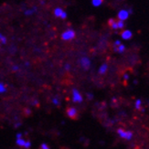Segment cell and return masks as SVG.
<instances>
[{
  "label": "cell",
  "instance_id": "17",
  "mask_svg": "<svg viewBox=\"0 0 149 149\" xmlns=\"http://www.w3.org/2000/svg\"><path fill=\"white\" fill-rule=\"evenodd\" d=\"M31 146V143H30V141H25V144H24V146L25 148H29Z\"/></svg>",
  "mask_w": 149,
  "mask_h": 149
},
{
  "label": "cell",
  "instance_id": "1",
  "mask_svg": "<svg viewBox=\"0 0 149 149\" xmlns=\"http://www.w3.org/2000/svg\"><path fill=\"white\" fill-rule=\"evenodd\" d=\"M117 134L120 135L122 138L124 139H126V140H130L133 136V133L130 132V131H125L124 129L122 128H119L117 130Z\"/></svg>",
  "mask_w": 149,
  "mask_h": 149
},
{
  "label": "cell",
  "instance_id": "9",
  "mask_svg": "<svg viewBox=\"0 0 149 149\" xmlns=\"http://www.w3.org/2000/svg\"><path fill=\"white\" fill-rule=\"evenodd\" d=\"M107 69H108V66H107V64H102V65L101 66L100 70H99V73L100 74H104L106 72H107Z\"/></svg>",
  "mask_w": 149,
  "mask_h": 149
},
{
  "label": "cell",
  "instance_id": "30",
  "mask_svg": "<svg viewBox=\"0 0 149 149\" xmlns=\"http://www.w3.org/2000/svg\"><path fill=\"white\" fill-rule=\"evenodd\" d=\"M2 37H3V35H2V34H1V33H0V38H2Z\"/></svg>",
  "mask_w": 149,
  "mask_h": 149
},
{
  "label": "cell",
  "instance_id": "12",
  "mask_svg": "<svg viewBox=\"0 0 149 149\" xmlns=\"http://www.w3.org/2000/svg\"><path fill=\"white\" fill-rule=\"evenodd\" d=\"M135 109L136 110H141L144 112V109L141 108V100H136L135 101Z\"/></svg>",
  "mask_w": 149,
  "mask_h": 149
},
{
  "label": "cell",
  "instance_id": "3",
  "mask_svg": "<svg viewBox=\"0 0 149 149\" xmlns=\"http://www.w3.org/2000/svg\"><path fill=\"white\" fill-rule=\"evenodd\" d=\"M66 113H67L68 117L70 119H77L78 118V112H77V110L73 107H69L67 109Z\"/></svg>",
  "mask_w": 149,
  "mask_h": 149
},
{
  "label": "cell",
  "instance_id": "2",
  "mask_svg": "<svg viewBox=\"0 0 149 149\" xmlns=\"http://www.w3.org/2000/svg\"><path fill=\"white\" fill-rule=\"evenodd\" d=\"M75 37V32L72 29H69L65 32H63L61 35V38L63 40H72Z\"/></svg>",
  "mask_w": 149,
  "mask_h": 149
},
{
  "label": "cell",
  "instance_id": "15",
  "mask_svg": "<svg viewBox=\"0 0 149 149\" xmlns=\"http://www.w3.org/2000/svg\"><path fill=\"white\" fill-rule=\"evenodd\" d=\"M117 26H118V29H124L125 28V22H124V20H121V19L117 20Z\"/></svg>",
  "mask_w": 149,
  "mask_h": 149
},
{
  "label": "cell",
  "instance_id": "20",
  "mask_svg": "<svg viewBox=\"0 0 149 149\" xmlns=\"http://www.w3.org/2000/svg\"><path fill=\"white\" fill-rule=\"evenodd\" d=\"M61 17L62 19H65V18L67 17V13L63 11V12L61 13V17Z\"/></svg>",
  "mask_w": 149,
  "mask_h": 149
},
{
  "label": "cell",
  "instance_id": "23",
  "mask_svg": "<svg viewBox=\"0 0 149 149\" xmlns=\"http://www.w3.org/2000/svg\"><path fill=\"white\" fill-rule=\"evenodd\" d=\"M32 13H33V11H31V10H28V11H26V12H25V14H26V15H29V14L30 15V14H32Z\"/></svg>",
  "mask_w": 149,
  "mask_h": 149
},
{
  "label": "cell",
  "instance_id": "8",
  "mask_svg": "<svg viewBox=\"0 0 149 149\" xmlns=\"http://www.w3.org/2000/svg\"><path fill=\"white\" fill-rule=\"evenodd\" d=\"M108 25L111 27L113 29H118V26H117V20L114 18H110L108 20Z\"/></svg>",
  "mask_w": 149,
  "mask_h": 149
},
{
  "label": "cell",
  "instance_id": "25",
  "mask_svg": "<svg viewBox=\"0 0 149 149\" xmlns=\"http://www.w3.org/2000/svg\"><path fill=\"white\" fill-rule=\"evenodd\" d=\"M22 137V134H17V138H21Z\"/></svg>",
  "mask_w": 149,
  "mask_h": 149
},
{
  "label": "cell",
  "instance_id": "19",
  "mask_svg": "<svg viewBox=\"0 0 149 149\" xmlns=\"http://www.w3.org/2000/svg\"><path fill=\"white\" fill-rule=\"evenodd\" d=\"M0 41H1L2 44H6V38L5 36H3L1 38H0Z\"/></svg>",
  "mask_w": 149,
  "mask_h": 149
},
{
  "label": "cell",
  "instance_id": "14",
  "mask_svg": "<svg viewBox=\"0 0 149 149\" xmlns=\"http://www.w3.org/2000/svg\"><path fill=\"white\" fill-rule=\"evenodd\" d=\"M102 2H103V0H93L92 1L93 6H99L102 4Z\"/></svg>",
  "mask_w": 149,
  "mask_h": 149
},
{
  "label": "cell",
  "instance_id": "21",
  "mask_svg": "<svg viewBox=\"0 0 149 149\" xmlns=\"http://www.w3.org/2000/svg\"><path fill=\"white\" fill-rule=\"evenodd\" d=\"M40 148H42V149H49V146L48 145H46V144H42V145L40 146Z\"/></svg>",
  "mask_w": 149,
  "mask_h": 149
},
{
  "label": "cell",
  "instance_id": "6",
  "mask_svg": "<svg viewBox=\"0 0 149 149\" xmlns=\"http://www.w3.org/2000/svg\"><path fill=\"white\" fill-rule=\"evenodd\" d=\"M129 17V13L128 11L126 10H121L119 13H118V18L121 19V20H126V19L128 18Z\"/></svg>",
  "mask_w": 149,
  "mask_h": 149
},
{
  "label": "cell",
  "instance_id": "7",
  "mask_svg": "<svg viewBox=\"0 0 149 149\" xmlns=\"http://www.w3.org/2000/svg\"><path fill=\"white\" fill-rule=\"evenodd\" d=\"M121 36L124 40H130V38L133 37V33L130 30H124L121 32Z\"/></svg>",
  "mask_w": 149,
  "mask_h": 149
},
{
  "label": "cell",
  "instance_id": "5",
  "mask_svg": "<svg viewBox=\"0 0 149 149\" xmlns=\"http://www.w3.org/2000/svg\"><path fill=\"white\" fill-rule=\"evenodd\" d=\"M80 63H81V67H82L84 70H89L90 67H91V61L89 60V58H87V57H83V58H81Z\"/></svg>",
  "mask_w": 149,
  "mask_h": 149
},
{
  "label": "cell",
  "instance_id": "22",
  "mask_svg": "<svg viewBox=\"0 0 149 149\" xmlns=\"http://www.w3.org/2000/svg\"><path fill=\"white\" fill-rule=\"evenodd\" d=\"M120 44H121V41H120V40H116V41L114 42V46H119Z\"/></svg>",
  "mask_w": 149,
  "mask_h": 149
},
{
  "label": "cell",
  "instance_id": "13",
  "mask_svg": "<svg viewBox=\"0 0 149 149\" xmlns=\"http://www.w3.org/2000/svg\"><path fill=\"white\" fill-rule=\"evenodd\" d=\"M6 92V86L3 82L0 81V93H4Z\"/></svg>",
  "mask_w": 149,
  "mask_h": 149
},
{
  "label": "cell",
  "instance_id": "10",
  "mask_svg": "<svg viewBox=\"0 0 149 149\" xmlns=\"http://www.w3.org/2000/svg\"><path fill=\"white\" fill-rule=\"evenodd\" d=\"M62 12H63V10H62L61 8H57L54 10V15H55L57 17H60Z\"/></svg>",
  "mask_w": 149,
  "mask_h": 149
},
{
  "label": "cell",
  "instance_id": "26",
  "mask_svg": "<svg viewBox=\"0 0 149 149\" xmlns=\"http://www.w3.org/2000/svg\"><path fill=\"white\" fill-rule=\"evenodd\" d=\"M128 13H129V15H130V14H133V9L130 8V9H129V11H128Z\"/></svg>",
  "mask_w": 149,
  "mask_h": 149
},
{
  "label": "cell",
  "instance_id": "24",
  "mask_svg": "<svg viewBox=\"0 0 149 149\" xmlns=\"http://www.w3.org/2000/svg\"><path fill=\"white\" fill-rule=\"evenodd\" d=\"M87 97L90 99V100H92L93 99V94H91V93H87Z\"/></svg>",
  "mask_w": 149,
  "mask_h": 149
},
{
  "label": "cell",
  "instance_id": "11",
  "mask_svg": "<svg viewBox=\"0 0 149 149\" xmlns=\"http://www.w3.org/2000/svg\"><path fill=\"white\" fill-rule=\"evenodd\" d=\"M17 146H24L25 144V140L21 137V138H17V142H16Z\"/></svg>",
  "mask_w": 149,
  "mask_h": 149
},
{
  "label": "cell",
  "instance_id": "27",
  "mask_svg": "<svg viewBox=\"0 0 149 149\" xmlns=\"http://www.w3.org/2000/svg\"><path fill=\"white\" fill-rule=\"evenodd\" d=\"M124 78H125V81H126V80L128 79V78H129V76H128L127 74H125V75L124 76Z\"/></svg>",
  "mask_w": 149,
  "mask_h": 149
},
{
  "label": "cell",
  "instance_id": "29",
  "mask_svg": "<svg viewBox=\"0 0 149 149\" xmlns=\"http://www.w3.org/2000/svg\"><path fill=\"white\" fill-rule=\"evenodd\" d=\"M13 70H18V67L17 66H15L14 68H13Z\"/></svg>",
  "mask_w": 149,
  "mask_h": 149
},
{
  "label": "cell",
  "instance_id": "28",
  "mask_svg": "<svg viewBox=\"0 0 149 149\" xmlns=\"http://www.w3.org/2000/svg\"><path fill=\"white\" fill-rule=\"evenodd\" d=\"M65 69L66 70H70V65H69V64H67V65L65 66Z\"/></svg>",
  "mask_w": 149,
  "mask_h": 149
},
{
  "label": "cell",
  "instance_id": "16",
  "mask_svg": "<svg viewBox=\"0 0 149 149\" xmlns=\"http://www.w3.org/2000/svg\"><path fill=\"white\" fill-rule=\"evenodd\" d=\"M125 49V45H123V44H120L119 46H117V52H124Z\"/></svg>",
  "mask_w": 149,
  "mask_h": 149
},
{
  "label": "cell",
  "instance_id": "18",
  "mask_svg": "<svg viewBox=\"0 0 149 149\" xmlns=\"http://www.w3.org/2000/svg\"><path fill=\"white\" fill-rule=\"evenodd\" d=\"M52 102L54 103L55 105H59L60 104V102H59V100H58L57 98H53L52 99Z\"/></svg>",
  "mask_w": 149,
  "mask_h": 149
},
{
  "label": "cell",
  "instance_id": "4",
  "mask_svg": "<svg viewBox=\"0 0 149 149\" xmlns=\"http://www.w3.org/2000/svg\"><path fill=\"white\" fill-rule=\"evenodd\" d=\"M72 101H73V102H82V96L79 93V91L76 89L72 90Z\"/></svg>",
  "mask_w": 149,
  "mask_h": 149
}]
</instances>
